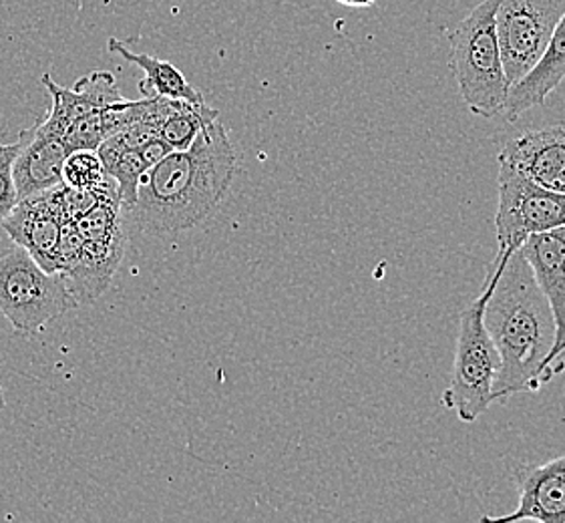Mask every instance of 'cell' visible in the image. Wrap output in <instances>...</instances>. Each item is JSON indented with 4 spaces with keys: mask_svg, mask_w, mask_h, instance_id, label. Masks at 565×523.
I'll return each instance as SVG.
<instances>
[{
    "mask_svg": "<svg viewBox=\"0 0 565 523\" xmlns=\"http://www.w3.org/2000/svg\"><path fill=\"white\" fill-rule=\"evenodd\" d=\"M489 273L493 288L486 327L501 361L493 398L537 393L565 371L554 359L557 329L552 307L521 250L498 252Z\"/></svg>",
    "mask_w": 565,
    "mask_h": 523,
    "instance_id": "6da1fadb",
    "label": "cell"
},
{
    "mask_svg": "<svg viewBox=\"0 0 565 523\" xmlns=\"http://www.w3.org/2000/svg\"><path fill=\"white\" fill-rule=\"evenodd\" d=\"M236 166L226 127L215 119L190 148L171 151L141 175L129 212L137 226L156 236L195 228L224 202Z\"/></svg>",
    "mask_w": 565,
    "mask_h": 523,
    "instance_id": "7a4b0ae2",
    "label": "cell"
},
{
    "mask_svg": "<svg viewBox=\"0 0 565 523\" xmlns=\"http://www.w3.org/2000/svg\"><path fill=\"white\" fill-rule=\"evenodd\" d=\"M499 0H483L449 33L452 77L471 114L498 117L503 114L509 83L503 71L495 31Z\"/></svg>",
    "mask_w": 565,
    "mask_h": 523,
    "instance_id": "3957f363",
    "label": "cell"
},
{
    "mask_svg": "<svg viewBox=\"0 0 565 523\" xmlns=\"http://www.w3.org/2000/svg\"><path fill=\"white\" fill-rule=\"evenodd\" d=\"M491 288L493 274L487 273L481 295L461 312L451 383L443 393L445 407L463 423H476L486 415L491 403H495L493 387L501 361L486 327V305Z\"/></svg>",
    "mask_w": 565,
    "mask_h": 523,
    "instance_id": "277c9868",
    "label": "cell"
},
{
    "mask_svg": "<svg viewBox=\"0 0 565 523\" xmlns=\"http://www.w3.org/2000/svg\"><path fill=\"white\" fill-rule=\"evenodd\" d=\"M63 274H49L23 246L0 252V314L12 329L36 334L77 307Z\"/></svg>",
    "mask_w": 565,
    "mask_h": 523,
    "instance_id": "5b68a950",
    "label": "cell"
},
{
    "mask_svg": "<svg viewBox=\"0 0 565 523\" xmlns=\"http://www.w3.org/2000/svg\"><path fill=\"white\" fill-rule=\"evenodd\" d=\"M121 195L114 190L75 220L83 238L77 266L65 276L77 302H95L111 286L124 260L127 234L121 222Z\"/></svg>",
    "mask_w": 565,
    "mask_h": 523,
    "instance_id": "8992f818",
    "label": "cell"
},
{
    "mask_svg": "<svg viewBox=\"0 0 565 523\" xmlns=\"http://www.w3.org/2000/svg\"><path fill=\"white\" fill-rule=\"evenodd\" d=\"M498 161V252L520 250L533 234L565 226V194L550 192L508 161Z\"/></svg>",
    "mask_w": 565,
    "mask_h": 523,
    "instance_id": "52a82bcc",
    "label": "cell"
},
{
    "mask_svg": "<svg viewBox=\"0 0 565 523\" xmlns=\"http://www.w3.org/2000/svg\"><path fill=\"white\" fill-rule=\"evenodd\" d=\"M564 12L565 0H499L495 31L509 87L537 65Z\"/></svg>",
    "mask_w": 565,
    "mask_h": 523,
    "instance_id": "ba28073f",
    "label": "cell"
},
{
    "mask_svg": "<svg viewBox=\"0 0 565 523\" xmlns=\"http://www.w3.org/2000/svg\"><path fill=\"white\" fill-rule=\"evenodd\" d=\"M63 183L41 194L19 200L9 216L0 222L14 244L23 246L49 274H57L58 239L68 222L63 205Z\"/></svg>",
    "mask_w": 565,
    "mask_h": 523,
    "instance_id": "9c48e42d",
    "label": "cell"
},
{
    "mask_svg": "<svg viewBox=\"0 0 565 523\" xmlns=\"http://www.w3.org/2000/svg\"><path fill=\"white\" fill-rule=\"evenodd\" d=\"M520 501L508 515H486L481 522L565 523V456L540 466H521L515 473Z\"/></svg>",
    "mask_w": 565,
    "mask_h": 523,
    "instance_id": "30bf717a",
    "label": "cell"
},
{
    "mask_svg": "<svg viewBox=\"0 0 565 523\" xmlns=\"http://www.w3.org/2000/svg\"><path fill=\"white\" fill-rule=\"evenodd\" d=\"M498 160L508 161L545 190L565 194V127H543L513 137Z\"/></svg>",
    "mask_w": 565,
    "mask_h": 523,
    "instance_id": "8fae6325",
    "label": "cell"
},
{
    "mask_svg": "<svg viewBox=\"0 0 565 523\" xmlns=\"http://www.w3.org/2000/svg\"><path fill=\"white\" fill-rule=\"evenodd\" d=\"M19 151L14 158L12 173L19 200L41 194L63 183V163L68 149L63 137L46 131L43 124L23 129L19 134Z\"/></svg>",
    "mask_w": 565,
    "mask_h": 523,
    "instance_id": "7c38bea8",
    "label": "cell"
},
{
    "mask_svg": "<svg viewBox=\"0 0 565 523\" xmlns=\"http://www.w3.org/2000/svg\"><path fill=\"white\" fill-rule=\"evenodd\" d=\"M520 250L554 312L557 329L554 359L555 363L565 364V226L533 234L521 244Z\"/></svg>",
    "mask_w": 565,
    "mask_h": 523,
    "instance_id": "4fadbf2b",
    "label": "cell"
},
{
    "mask_svg": "<svg viewBox=\"0 0 565 523\" xmlns=\"http://www.w3.org/2000/svg\"><path fill=\"white\" fill-rule=\"evenodd\" d=\"M43 85L51 93L53 105L45 119H41V124L46 131L58 137H63V131L67 129L68 124L75 121L81 115L99 111L105 107H111L115 103L125 102L117 79L109 71H93L89 75L81 77L71 89L61 87L46 73L43 75Z\"/></svg>",
    "mask_w": 565,
    "mask_h": 523,
    "instance_id": "5bb4252c",
    "label": "cell"
},
{
    "mask_svg": "<svg viewBox=\"0 0 565 523\" xmlns=\"http://www.w3.org/2000/svg\"><path fill=\"white\" fill-rule=\"evenodd\" d=\"M565 79V12L555 26L554 34L550 39V45L545 49L537 65L518 81L513 87H509L508 99L503 107V115L508 121L520 119L521 115L540 107L545 99L559 87Z\"/></svg>",
    "mask_w": 565,
    "mask_h": 523,
    "instance_id": "9a60e30c",
    "label": "cell"
},
{
    "mask_svg": "<svg viewBox=\"0 0 565 523\" xmlns=\"http://www.w3.org/2000/svg\"><path fill=\"white\" fill-rule=\"evenodd\" d=\"M109 51L124 57L127 63L136 65L146 73V79L139 83V92L143 97H166L178 102L205 103L204 95L183 77L180 68L171 65L170 61L151 57L148 53H134L119 39H109Z\"/></svg>",
    "mask_w": 565,
    "mask_h": 523,
    "instance_id": "2e32d148",
    "label": "cell"
},
{
    "mask_svg": "<svg viewBox=\"0 0 565 523\" xmlns=\"http://www.w3.org/2000/svg\"><path fill=\"white\" fill-rule=\"evenodd\" d=\"M220 119V114L205 103L178 102L171 99L170 109L159 126V137L173 151L188 149L204 127Z\"/></svg>",
    "mask_w": 565,
    "mask_h": 523,
    "instance_id": "e0dca14e",
    "label": "cell"
},
{
    "mask_svg": "<svg viewBox=\"0 0 565 523\" xmlns=\"http://www.w3.org/2000/svg\"><path fill=\"white\" fill-rule=\"evenodd\" d=\"M102 160L93 149L71 151L63 163V183L75 190H93L107 182Z\"/></svg>",
    "mask_w": 565,
    "mask_h": 523,
    "instance_id": "ac0fdd59",
    "label": "cell"
},
{
    "mask_svg": "<svg viewBox=\"0 0 565 523\" xmlns=\"http://www.w3.org/2000/svg\"><path fill=\"white\" fill-rule=\"evenodd\" d=\"M105 139H107V136H105V129H103L102 109L81 115L75 121H71L67 129L63 131V143L67 146L68 153L77 151V149L97 151Z\"/></svg>",
    "mask_w": 565,
    "mask_h": 523,
    "instance_id": "d6986e66",
    "label": "cell"
},
{
    "mask_svg": "<svg viewBox=\"0 0 565 523\" xmlns=\"http://www.w3.org/2000/svg\"><path fill=\"white\" fill-rule=\"evenodd\" d=\"M17 151L19 143L0 146V222L11 214L14 205L19 204V192L12 173Z\"/></svg>",
    "mask_w": 565,
    "mask_h": 523,
    "instance_id": "ffe728a7",
    "label": "cell"
},
{
    "mask_svg": "<svg viewBox=\"0 0 565 523\" xmlns=\"http://www.w3.org/2000/svg\"><path fill=\"white\" fill-rule=\"evenodd\" d=\"M81 246H83V238H81L79 228L73 220H68L63 224L61 230V239H58L57 252V273L67 276L79 262Z\"/></svg>",
    "mask_w": 565,
    "mask_h": 523,
    "instance_id": "44dd1931",
    "label": "cell"
},
{
    "mask_svg": "<svg viewBox=\"0 0 565 523\" xmlns=\"http://www.w3.org/2000/svg\"><path fill=\"white\" fill-rule=\"evenodd\" d=\"M334 2L351 7V9H366V7H373L376 0H334Z\"/></svg>",
    "mask_w": 565,
    "mask_h": 523,
    "instance_id": "7402d4cb",
    "label": "cell"
},
{
    "mask_svg": "<svg viewBox=\"0 0 565 523\" xmlns=\"http://www.w3.org/2000/svg\"><path fill=\"white\" fill-rule=\"evenodd\" d=\"M7 407V398H4V391H2V385H0V413L4 410Z\"/></svg>",
    "mask_w": 565,
    "mask_h": 523,
    "instance_id": "603a6c76",
    "label": "cell"
}]
</instances>
